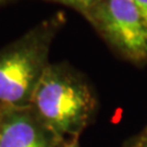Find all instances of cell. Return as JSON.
<instances>
[{"instance_id":"1","label":"cell","mask_w":147,"mask_h":147,"mask_svg":"<svg viewBox=\"0 0 147 147\" xmlns=\"http://www.w3.org/2000/svg\"><path fill=\"white\" fill-rule=\"evenodd\" d=\"M30 106L53 133L68 141L80 137L93 121L97 98L79 71L67 63H49Z\"/></svg>"},{"instance_id":"2","label":"cell","mask_w":147,"mask_h":147,"mask_svg":"<svg viewBox=\"0 0 147 147\" xmlns=\"http://www.w3.org/2000/svg\"><path fill=\"white\" fill-rule=\"evenodd\" d=\"M61 21L39 23L0 49V107H27L49 65L50 47Z\"/></svg>"},{"instance_id":"3","label":"cell","mask_w":147,"mask_h":147,"mask_svg":"<svg viewBox=\"0 0 147 147\" xmlns=\"http://www.w3.org/2000/svg\"><path fill=\"white\" fill-rule=\"evenodd\" d=\"M83 16L121 57L147 62V24L133 0H101Z\"/></svg>"},{"instance_id":"4","label":"cell","mask_w":147,"mask_h":147,"mask_svg":"<svg viewBox=\"0 0 147 147\" xmlns=\"http://www.w3.org/2000/svg\"><path fill=\"white\" fill-rule=\"evenodd\" d=\"M64 142L31 106L0 107V147H62Z\"/></svg>"},{"instance_id":"5","label":"cell","mask_w":147,"mask_h":147,"mask_svg":"<svg viewBox=\"0 0 147 147\" xmlns=\"http://www.w3.org/2000/svg\"><path fill=\"white\" fill-rule=\"evenodd\" d=\"M53 2H59L62 5L73 8L76 11L81 12L82 14H84L85 12H87L89 9H92L94 5H96L101 0H50Z\"/></svg>"},{"instance_id":"6","label":"cell","mask_w":147,"mask_h":147,"mask_svg":"<svg viewBox=\"0 0 147 147\" xmlns=\"http://www.w3.org/2000/svg\"><path fill=\"white\" fill-rule=\"evenodd\" d=\"M123 147H147V124L143 130L131 137Z\"/></svg>"},{"instance_id":"7","label":"cell","mask_w":147,"mask_h":147,"mask_svg":"<svg viewBox=\"0 0 147 147\" xmlns=\"http://www.w3.org/2000/svg\"><path fill=\"white\" fill-rule=\"evenodd\" d=\"M133 1L137 7L141 16H143L144 21L146 22L147 24V0H133Z\"/></svg>"},{"instance_id":"8","label":"cell","mask_w":147,"mask_h":147,"mask_svg":"<svg viewBox=\"0 0 147 147\" xmlns=\"http://www.w3.org/2000/svg\"><path fill=\"white\" fill-rule=\"evenodd\" d=\"M62 147H80L79 137H76V138H71V140L65 141Z\"/></svg>"},{"instance_id":"9","label":"cell","mask_w":147,"mask_h":147,"mask_svg":"<svg viewBox=\"0 0 147 147\" xmlns=\"http://www.w3.org/2000/svg\"><path fill=\"white\" fill-rule=\"evenodd\" d=\"M9 1H11V0H0V7L5 5V3H7V2H9Z\"/></svg>"}]
</instances>
